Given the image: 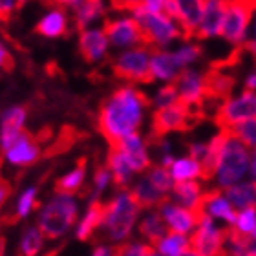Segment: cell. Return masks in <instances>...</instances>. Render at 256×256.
I'll use <instances>...</instances> for the list:
<instances>
[{
    "label": "cell",
    "mask_w": 256,
    "mask_h": 256,
    "mask_svg": "<svg viewBox=\"0 0 256 256\" xmlns=\"http://www.w3.org/2000/svg\"><path fill=\"white\" fill-rule=\"evenodd\" d=\"M150 106V99L146 94L136 86H123L112 92L101 101L97 128L106 139L110 146H116L126 136L136 134L143 123V114Z\"/></svg>",
    "instance_id": "6da1fadb"
},
{
    "label": "cell",
    "mask_w": 256,
    "mask_h": 256,
    "mask_svg": "<svg viewBox=\"0 0 256 256\" xmlns=\"http://www.w3.org/2000/svg\"><path fill=\"white\" fill-rule=\"evenodd\" d=\"M205 118H207V110L190 108L187 104H183L182 101H176L170 106L158 108L152 116L150 134L144 143L152 144V146H160L166 134L190 132L192 128L198 126Z\"/></svg>",
    "instance_id": "7a4b0ae2"
},
{
    "label": "cell",
    "mask_w": 256,
    "mask_h": 256,
    "mask_svg": "<svg viewBox=\"0 0 256 256\" xmlns=\"http://www.w3.org/2000/svg\"><path fill=\"white\" fill-rule=\"evenodd\" d=\"M139 212H141V207L132 196V192L123 190L110 202H106V220L102 229L106 230L108 240L116 244L126 240L138 222Z\"/></svg>",
    "instance_id": "3957f363"
},
{
    "label": "cell",
    "mask_w": 256,
    "mask_h": 256,
    "mask_svg": "<svg viewBox=\"0 0 256 256\" xmlns=\"http://www.w3.org/2000/svg\"><path fill=\"white\" fill-rule=\"evenodd\" d=\"M77 222V203L72 196H55L38 214L37 227L44 240H57Z\"/></svg>",
    "instance_id": "277c9868"
},
{
    "label": "cell",
    "mask_w": 256,
    "mask_h": 256,
    "mask_svg": "<svg viewBox=\"0 0 256 256\" xmlns=\"http://www.w3.org/2000/svg\"><path fill=\"white\" fill-rule=\"evenodd\" d=\"M249 160L251 158H249V150L246 144L227 132V141L222 150L218 174H216L220 188H229L240 182L249 168Z\"/></svg>",
    "instance_id": "5b68a950"
},
{
    "label": "cell",
    "mask_w": 256,
    "mask_h": 256,
    "mask_svg": "<svg viewBox=\"0 0 256 256\" xmlns=\"http://www.w3.org/2000/svg\"><path fill=\"white\" fill-rule=\"evenodd\" d=\"M132 13L134 18L139 22V26L143 28L152 52L165 48L166 44L172 42L174 38H183L182 30L165 13H152V11L144 10V8H139V10L132 11Z\"/></svg>",
    "instance_id": "8992f818"
},
{
    "label": "cell",
    "mask_w": 256,
    "mask_h": 256,
    "mask_svg": "<svg viewBox=\"0 0 256 256\" xmlns=\"http://www.w3.org/2000/svg\"><path fill=\"white\" fill-rule=\"evenodd\" d=\"M152 52L144 48H134L121 54L112 62V72L118 79L128 84H150L154 82V75L150 70Z\"/></svg>",
    "instance_id": "52a82bcc"
},
{
    "label": "cell",
    "mask_w": 256,
    "mask_h": 256,
    "mask_svg": "<svg viewBox=\"0 0 256 256\" xmlns=\"http://www.w3.org/2000/svg\"><path fill=\"white\" fill-rule=\"evenodd\" d=\"M249 119H256V94L249 90L244 92L240 97L224 101L214 112V124L220 130L232 128Z\"/></svg>",
    "instance_id": "ba28073f"
},
{
    "label": "cell",
    "mask_w": 256,
    "mask_h": 256,
    "mask_svg": "<svg viewBox=\"0 0 256 256\" xmlns=\"http://www.w3.org/2000/svg\"><path fill=\"white\" fill-rule=\"evenodd\" d=\"M190 249L200 256H229L227 252V227L216 229L210 216H205L188 238Z\"/></svg>",
    "instance_id": "9c48e42d"
},
{
    "label": "cell",
    "mask_w": 256,
    "mask_h": 256,
    "mask_svg": "<svg viewBox=\"0 0 256 256\" xmlns=\"http://www.w3.org/2000/svg\"><path fill=\"white\" fill-rule=\"evenodd\" d=\"M252 6L249 0H227V11H225L224 26H222V35L227 42L240 46L247 40V28L251 22Z\"/></svg>",
    "instance_id": "30bf717a"
},
{
    "label": "cell",
    "mask_w": 256,
    "mask_h": 256,
    "mask_svg": "<svg viewBox=\"0 0 256 256\" xmlns=\"http://www.w3.org/2000/svg\"><path fill=\"white\" fill-rule=\"evenodd\" d=\"M104 35L108 37V42L118 46V48H124V46H136V48H144L150 50L148 38L144 35L143 28L139 26V22L136 18H116V20H106L104 28H102Z\"/></svg>",
    "instance_id": "8fae6325"
},
{
    "label": "cell",
    "mask_w": 256,
    "mask_h": 256,
    "mask_svg": "<svg viewBox=\"0 0 256 256\" xmlns=\"http://www.w3.org/2000/svg\"><path fill=\"white\" fill-rule=\"evenodd\" d=\"M203 75V90H205V101L222 102L230 99V94L236 86V75L229 74V70H220L216 66H210Z\"/></svg>",
    "instance_id": "7c38bea8"
},
{
    "label": "cell",
    "mask_w": 256,
    "mask_h": 256,
    "mask_svg": "<svg viewBox=\"0 0 256 256\" xmlns=\"http://www.w3.org/2000/svg\"><path fill=\"white\" fill-rule=\"evenodd\" d=\"M178 88V101L190 108H202L207 110L205 101V90H203V75L194 70H182L178 77L172 80Z\"/></svg>",
    "instance_id": "4fadbf2b"
},
{
    "label": "cell",
    "mask_w": 256,
    "mask_h": 256,
    "mask_svg": "<svg viewBox=\"0 0 256 256\" xmlns=\"http://www.w3.org/2000/svg\"><path fill=\"white\" fill-rule=\"evenodd\" d=\"M44 158V152L40 150V143L35 134L24 132L18 136L15 143L11 144V148L4 154V160H8V163L18 168H28V166L35 165L38 160Z\"/></svg>",
    "instance_id": "5bb4252c"
},
{
    "label": "cell",
    "mask_w": 256,
    "mask_h": 256,
    "mask_svg": "<svg viewBox=\"0 0 256 256\" xmlns=\"http://www.w3.org/2000/svg\"><path fill=\"white\" fill-rule=\"evenodd\" d=\"M26 118V106H13L2 114V118H0V165H2L4 154L11 148V144L18 139V136L24 132Z\"/></svg>",
    "instance_id": "9a60e30c"
},
{
    "label": "cell",
    "mask_w": 256,
    "mask_h": 256,
    "mask_svg": "<svg viewBox=\"0 0 256 256\" xmlns=\"http://www.w3.org/2000/svg\"><path fill=\"white\" fill-rule=\"evenodd\" d=\"M225 11H227V0H207L194 40H205V38L222 35Z\"/></svg>",
    "instance_id": "2e32d148"
},
{
    "label": "cell",
    "mask_w": 256,
    "mask_h": 256,
    "mask_svg": "<svg viewBox=\"0 0 256 256\" xmlns=\"http://www.w3.org/2000/svg\"><path fill=\"white\" fill-rule=\"evenodd\" d=\"M178 8V26L183 33V40H194L196 30L202 22L207 0H174Z\"/></svg>",
    "instance_id": "e0dca14e"
},
{
    "label": "cell",
    "mask_w": 256,
    "mask_h": 256,
    "mask_svg": "<svg viewBox=\"0 0 256 256\" xmlns=\"http://www.w3.org/2000/svg\"><path fill=\"white\" fill-rule=\"evenodd\" d=\"M108 37L102 30H84L79 33V54L84 62H97L106 55Z\"/></svg>",
    "instance_id": "ac0fdd59"
},
{
    "label": "cell",
    "mask_w": 256,
    "mask_h": 256,
    "mask_svg": "<svg viewBox=\"0 0 256 256\" xmlns=\"http://www.w3.org/2000/svg\"><path fill=\"white\" fill-rule=\"evenodd\" d=\"M104 220H106V203L101 200H92L84 218L77 227L75 238L79 242H90L97 230L104 225Z\"/></svg>",
    "instance_id": "d6986e66"
},
{
    "label": "cell",
    "mask_w": 256,
    "mask_h": 256,
    "mask_svg": "<svg viewBox=\"0 0 256 256\" xmlns=\"http://www.w3.org/2000/svg\"><path fill=\"white\" fill-rule=\"evenodd\" d=\"M161 216L165 218L166 225L172 232H180V234H187L188 230L198 227L196 214L192 212L190 208H185L182 205H174L172 202L165 203L160 208Z\"/></svg>",
    "instance_id": "ffe728a7"
},
{
    "label": "cell",
    "mask_w": 256,
    "mask_h": 256,
    "mask_svg": "<svg viewBox=\"0 0 256 256\" xmlns=\"http://www.w3.org/2000/svg\"><path fill=\"white\" fill-rule=\"evenodd\" d=\"M121 150L126 156L128 163H130V168L134 172H144L148 170L150 166V158L148 152H146V143L143 141V138L139 136V132L130 134L119 143Z\"/></svg>",
    "instance_id": "44dd1931"
},
{
    "label": "cell",
    "mask_w": 256,
    "mask_h": 256,
    "mask_svg": "<svg viewBox=\"0 0 256 256\" xmlns=\"http://www.w3.org/2000/svg\"><path fill=\"white\" fill-rule=\"evenodd\" d=\"M106 166L112 172V182L114 185L123 192L124 188L130 185V180H132V168H130V163H128L126 156L121 150L119 144L116 146H110L106 154Z\"/></svg>",
    "instance_id": "7402d4cb"
},
{
    "label": "cell",
    "mask_w": 256,
    "mask_h": 256,
    "mask_svg": "<svg viewBox=\"0 0 256 256\" xmlns=\"http://www.w3.org/2000/svg\"><path fill=\"white\" fill-rule=\"evenodd\" d=\"M86 168H88V158H79L77 165L74 166V170H70L66 176L59 178L55 182V194L57 196H72L75 194H82V187H84L86 180Z\"/></svg>",
    "instance_id": "603a6c76"
},
{
    "label": "cell",
    "mask_w": 256,
    "mask_h": 256,
    "mask_svg": "<svg viewBox=\"0 0 256 256\" xmlns=\"http://www.w3.org/2000/svg\"><path fill=\"white\" fill-rule=\"evenodd\" d=\"M225 141H227V132H225V130H220L218 136H214L207 143V154H205L203 161L200 163V165H202L203 182H210V180L216 178V174H218L220 158H222V150H224Z\"/></svg>",
    "instance_id": "cb8c5ba5"
},
{
    "label": "cell",
    "mask_w": 256,
    "mask_h": 256,
    "mask_svg": "<svg viewBox=\"0 0 256 256\" xmlns=\"http://www.w3.org/2000/svg\"><path fill=\"white\" fill-rule=\"evenodd\" d=\"M33 32L46 38L66 37L70 32L68 16H66L64 10H52L44 18H40V20L37 22V26H35Z\"/></svg>",
    "instance_id": "d4e9b609"
},
{
    "label": "cell",
    "mask_w": 256,
    "mask_h": 256,
    "mask_svg": "<svg viewBox=\"0 0 256 256\" xmlns=\"http://www.w3.org/2000/svg\"><path fill=\"white\" fill-rule=\"evenodd\" d=\"M130 192H132V196L136 198V202L139 203V207L141 208H158V210H160L165 203L172 202L168 194L160 192L152 183L148 182V178H146V180H141L139 183H136V187H134Z\"/></svg>",
    "instance_id": "484cf974"
},
{
    "label": "cell",
    "mask_w": 256,
    "mask_h": 256,
    "mask_svg": "<svg viewBox=\"0 0 256 256\" xmlns=\"http://www.w3.org/2000/svg\"><path fill=\"white\" fill-rule=\"evenodd\" d=\"M150 70H152L154 79L168 80V82H172L178 77V74L182 72L180 66H178L176 59H174V54H168V52H163V50L152 52Z\"/></svg>",
    "instance_id": "4316f807"
},
{
    "label": "cell",
    "mask_w": 256,
    "mask_h": 256,
    "mask_svg": "<svg viewBox=\"0 0 256 256\" xmlns=\"http://www.w3.org/2000/svg\"><path fill=\"white\" fill-rule=\"evenodd\" d=\"M82 138H84V134L80 132L79 128L66 124V126L60 128L59 134H57V138L50 143L48 148L44 150V158H55V156L66 154V152L74 148Z\"/></svg>",
    "instance_id": "83f0119b"
},
{
    "label": "cell",
    "mask_w": 256,
    "mask_h": 256,
    "mask_svg": "<svg viewBox=\"0 0 256 256\" xmlns=\"http://www.w3.org/2000/svg\"><path fill=\"white\" fill-rule=\"evenodd\" d=\"M168 232H170V229H168V225H166L165 218L161 216L160 210L148 214V216L141 220V224H139V234L143 236L144 240H148L150 246H154V247H158V244H160Z\"/></svg>",
    "instance_id": "f1b7e54d"
},
{
    "label": "cell",
    "mask_w": 256,
    "mask_h": 256,
    "mask_svg": "<svg viewBox=\"0 0 256 256\" xmlns=\"http://www.w3.org/2000/svg\"><path fill=\"white\" fill-rule=\"evenodd\" d=\"M104 15V0H82L75 10V30L84 32L92 22Z\"/></svg>",
    "instance_id": "f546056e"
},
{
    "label": "cell",
    "mask_w": 256,
    "mask_h": 256,
    "mask_svg": "<svg viewBox=\"0 0 256 256\" xmlns=\"http://www.w3.org/2000/svg\"><path fill=\"white\" fill-rule=\"evenodd\" d=\"M225 198L234 208H256V185L254 183H240L225 188Z\"/></svg>",
    "instance_id": "4dcf8cb0"
},
{
    "label": "cell",
    "mask_w": 256,
    "mask_h": 256,
    "mask_svg": "<svg viewBox=\"0 0 256 256\" xmlns=\"http://www.w3.org/2000/svg\"><path fill=\"white\" fill-rule=\"evenodd\" d=\"M38 207H40V202L37 200V187H30L28 190H24V194H22L20 198H18L15 212L10 214V216H6V218H2V224L4 225L18 224L20 220L28 218V214Z\"/></svg>",
    "instance_id": "1f68e13d"
},
{
    "label": "cell",
    "mask_w": 256,
    "mask_h": 256,
    "mask_svg": "<svg viewBox=\"0 0 256 256\" xmlns=\"http://www.w3.org/2000/svg\"><path fill=\"white\" fill-rule=\"evenodd\" d=\"M202 194V185L192 180L190 182H176L172 187V198L185 208L196 207Z\"/></svg>",
    "instance_id": "d6a6232c"
},
{
    "label": "cell",
    "mask_w": 256,
    "mask_h": 256,
    "mask_svg": "<svg viewBox=\"0 0 256 256\" xmlns=\"http://www.w3.org/2000/svg\"><path fill=\"white\" fill-rule=\"evenodd\" d=\"M44 246V236L38 230V227H28L22 232V238L18 242V249H16V256H37L42 251Z\"/></svg>",
    "instance_id": "836d02e7"
},
{
    "label": "cell",
    "mask_w": 256,
    "mask_h": 256,
    "mask_svg": "<svg viewBox=\"0 0 256 256\" xmlns=\"http://www.w3.org/2000/svg\"><path fill=\"white\" fill-rule=\"evenodd\" d=\"M170 174L174 182H190L194 178H202V165L196 160H192L190 156L180 158L172 163Z\"/></svg>",
    "instance_id": "e575fe53"
},
{
    "label": "cell",
    "mask_w": 256,
    "mask_h": 256,
    "mask_svg": "<svg viewBox=\"0 0 256 256\" xmlns=\"http://www.w3.org/2000/svg\"><path fill=\"white\" fill-rule=\"evenodd\" d=\"M158 252L161 256H180L185 251L190 249V242L185 234H180V232H168V234L163 238V240L158 244Z\"/></svg>",
    "instance_id": "d590c367"
},
{
    "label": "cell",
    "mask_w": 256,
    "mask_h": 256,
    "mask_svg": "<svg viewBox=\"0 0 256 256\" xmlns=\"http://www.w3.org/2000/svg\"><path fill=\"white\" fill-rule=\"evenodd\" d=\"M166 0H110L116 11H136L139 8L152 11V13H163Z\"/></svg>",
    "instance_id": "8d00e7d4"
},
{
    "label": "cell",
    "mask_w": 256,
    "mask_h": 256,
    "mask_svg": "<svg viewBox=\"0 0 256 256\" xmlns=\"http://www.w3.org/2000/svg\"><path fill=\"white\" fill-rule=\"evenodd\" d=\"M148 182L154 185L156 188L163 194H168L172 192V187H174V178H172L170 170L165 168L163 165H156V166H150L148 168Z\"/></svg>",
    "instance_id": "74e56055"
},
{
    "label": "cell",
    "mask_w": 256,
    "mask_h": 256,
    "mask_svg": "<svg viewBox=\"0 0 256 256\" xmlns=\"http://www.w3.org/2000/svg\"><path fill=\"white\" fill-rule=\"evenodd\" d=\"M227 132L238 141H242L247 148H256V119L234 124L232 128H227Z\"/></svg>",
    "instance_id": "f35d334b"
},
{
    "label": "cell",
    "mask_w": 256,
    "mask_h": 256,
    "mask_svg": "<svg viewBox=\"0 0 256 256\" xmlns=\"http://www.w3.org/2000/svg\"><path fill=\"white\" fill-rule=\"evenodd\" d=\"M202 54H203L202 46L196 44V42H192V44H187V46H183V48L178 50L176 54H174V59H176L180 70H185L188 64H192L194 60L200 59Z\"/></svg>",
    "instance_id": "ab89813d"
},
{
    "label": "cell",
    "mask_w": 256,
    "mask_h": 256,
    "mask_svg": "<svg viewBox=\"0 0 256 256\" xmlns=\"http://www.w3.org/2000/svg\"><path fill=\"white\" fill-rule=\"evenodd\" d=\"M112 182V172L106 165H99L94 174V192H92V200H99L101 192L106 188L108 183Z\"/></svg>",
    "instance_id": "60d3db41"
},
{
    "label": "cell",
    "mask_w": 256,
    "mask_h": 256,
    "mask_svg": "<svg viewBox=\"0 0 256 256\" xmlns=\"http://www.w3.org/2000/svg\"><path fill=\"white\" fill-rule=\"evenodd\" d=\"M234 227L240 232H246V234H252L256 229V208H244L242 212H238V218H236Z\"/></svg>",
    "instance_id": "b9f144b4"
},
{
    "label": "cell",
    "mask_w": 256,
    "mask_h": 256,
    "mask_svg": "<svg viewBox=\"0 0 256 256\" xmlns=\"http://www.w3.org/2000/svg\"><path fill=\"white\" fill-rule=\"evenodd\" d=\"M176 101H178V88L174 82H166L154 97V104L158 108L170 106V104H174Z\"/></svg>",
    "instance_id": "7bdbcfd3"
},
{
    "label": "cell",
    "mask_w": 256,
    "mask_h": 256,
    "mask_svg": "<svg viewBox=\"0 0 256 256\" xmlns=\"http://www.w3.org/2000/svg\"><path fill=\"white\" fill-rule=\"evenodd\" d=\"M144 244H128L119 242L110 247V256H143Z\"/></svg>",
    "instance_id": "ee69618b"
},
{
    "label": "cell",
    "mask_w": 256,
    "mask_h": 256,
    "mask_svg": "<svg viewBox=\"0 0 256 256\" xmlns=\"http://www.w3.org/2000/svg\"><path fill=\"white\" fill-rule=\"evenodd\" d=\"M16 11V0H0V22H10Z\"/></svg>",
    "instance_id": "f6af8a7d"
},
{
    "label": "cell",
    "mask_w": 256,
    "mask_h": 256,
    "mask_svg": "<svg viewBox=\"0 0 256 256\" xmlns=\"http://www.w3.org/2000/svg\"><path fill=\"white\" fill-rule=\"evenodd\" d=\"M11 194H13V185L8 180L0 178V214H2V208L11 198ZM0 222H2V216H0Z\"/></svg>",
    "instance_id": "bcb514c9"
},
{
    "label": "cell",
    "mask_w": 256,
    "mask_h": 256,
    "mask_svg": "<svg viewBox=\"0 0 256 256\" xmlns=\"http://www.w3.org/2000/svg\"><path fill=\"white\" fill-rule=\"evenodd\" d=\"M15 68V60L10 55V52L0 44V70H4L6 74H11Z\"/></svg>",
    "instance_id": "7dc6e473"
},
{
    "label": "cell",
    "mask_w": 256,
    "mask_h": 256,
    "mask_svg": "<svg viewBox=\"0 0 256 256\" xmlns=\"http://www.w3.org/2000/svg\"><path fill=\"white\" fill-rule=\"evenodd\" d=\"M207 154V143H192L188 144V156H190L192 160H196L198 163H202L203 158Z\"/></svg>",
    "instance_id": "c3c4849f"
},
{
    "label": "cell",
    "mask_w": 256,
    "mask_h": 256,
    "mask_svg": "<svg viewBox=\"0 0 256 256\" xmlns=\"http://www.w3.org/2000/svg\"><path fill=\"white\" fill-rule=\"evenodd\" d=\"M80 2L82 0H44V4L54 8V10H62V8H74V10H77Z\"/></svg>",
    "instance_id": "681fc988"
},
{
    "label": "cell",
    "mask_w": 256,
    "mask_h": 256,
    "mask_svg": "<svg viewBox=\"0 0 256 256\" xmlns=\"http://www.w3.org/2000/svg\"><path fill=\"white\" fill-rule=\"evenodd\" d=\"M246 48H247V52H249V54L256 59V30H254V37L249 38V40H246Z\"/></svg>",
    "instance_id": "f907efd6"
},
{
    "label": "cell",
    "mask_w": 256,
    "mask_h": 256,
    "mask_svg": "<svg viewBox=\"0 0 256 256\" xmlns=\"http://www.w3.org/2000/svg\"><path fill=\"white\" fill-rule=\"evenodd\" d=\"M92 256H110V247L104 246H97L92 252Z\"/></svg>",
    "instance_id": "816d5d0a"
},
{
    "label": "cell",
    "mask_w": 256,
    "mask_h": 256,
    "mask_svg": "<svg viewBox=\"0 0 256 256\" xmlns=\"http://www.w3.org/2000/svg\"><path fill=\"white\" fill-rule=\"evenodd\" d=\"M246 90H249V92L256 90V72L252 75H249V77H247V80H246Z\"/></svg>",
    "instance_id": "f5cc1de1"
},
{
    "label": "cell",
    "mask_w": 256,
    "mask_h": 256,
    "mask_svg": "<svg viewBox=\"0 0 256 256\" xmlns=\"http://www.w3.org/2000/svg\"><path fill=\"white\" fill-rule=\"evenodd\" d=\"M143 256H161V254H160L158 251H156V247H154V246H150V244H144Z\"/></svg>",
    "instance_id": "db71d44e"
},
{
    "label": "cell",
    "mask_w": 256,
    "mask_h": 256,
    "mask_svg": "<svg viewBox=\"0 0 256 256\" xmlns=\"http://www.w3.org/2000/svg\"><path fill=\"white\" fill-rule=\"evenodd\" d=\"M251 176H252V183L256 185V158H254V161H252V165H251Z\"/></svg>",
    "instance_id": "11a10c76"
},
{
    "label": "cell",
    "mask_w": 256,
    "mask_h": 256,
    "mask_svg": "<svg viewBox=\"0 0 256 256\" xmlns=\"http://www.w3.org/2000/svg\"><path fill=\"white\" fill-rule=\"evenodd\" d=\"M26 2H30V0H16V11H20L26 6Z\"/></svg>",
    "instance_id": "9f6ffc18"
},
{
    "label": "cell",
    "mask_w": 256,
    "mask_h": 256,
    "mask_svg": "<svg viewBox=\"0 0 256 256\" xmlns=\"http://www.w3.org/2000/svg\"><path fill=\"white\" fill-rule=\"evenodd\" d=\"M180 256H200L196 251H192V249H188V251H185L183 254H180Z\"/></svg>",
    "instance_id": "6f0895ef"
},
{
    "label": "cell",
    "mask_w": 256,
    "mask_h": 256,
    "mask_svg": "<svg viewBox=\"0 0 256 256\" xmlns=\"http://www.w3.org/2000/svg\"><path fill=\"white\" fill-rule=\"evenodd\" d=\"M249 4L252 6V10H256V0H249Z\"/></svg>",
    "instance_id": "680465c9"
},
{
    "label": "cell",
    "mask_w": 256,
    "mask_h": 256,
    "mask_svg": "<svg viewBox=\"0 0 256 256\" xmlns=\"http://www.w3.org/2000/svg\"><path fill=\"white\" fill-rule=\"evenodd\" d=\"M252 236H254V240H256V229H254V232H252Z\"/></svg>",
    "instance_id": "91938a15"
},
{
    "label": "cell",
    "mask_w": 256,
    "mask_h": 256,
    "mask_svg": "<svg viewBox=\"0 0 256 256\" xmlns=\"http://www.w3.org/2000/svg\"><path fill=\"white\" fill-rule=\"evenodd\" d=\"M254 154H256V152H254Z\"/></svg>",
    "instance_id": "94428289"
}]
</instances>
